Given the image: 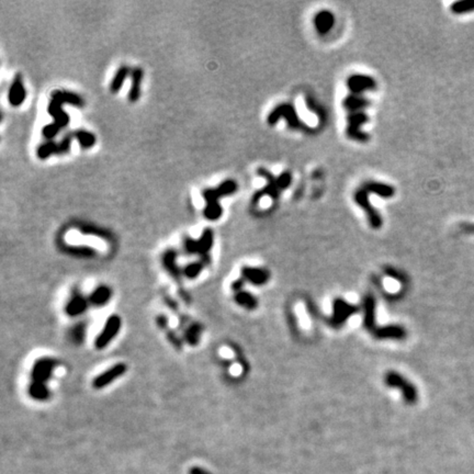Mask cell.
Returning a JSON list of instances; mask_svg holds the SVG:
<instances>
[{"instance_id":"cell-18","label":"cell","mask_w":474,"mask_h":474,"mask_svg":"<svg viewBox=\"0 0 474 474\" xmlns=\"http://www.w3.org/2000/svg\"><path fill=\"white\" fill-rule=\"evenodd\" d=\"M373 336L378 339H396L401 341L406 337V330L401 325H388V326H378V328L373 332Z\"/></svg>"},{"instance_id":"cell-12","label":"cell","mask_w":474,"mask_h":474,"mask_svg":"<svg viewBox=\"0 0 474 474\" xmlns=\"http://www.w3.org/2000/svg\"><path fill=\"white\" fill-rule=\"evenodd\" d=\"M127 371V366L124 364H117L111 366L109 370L105 371L101 374L98 375V377L93 380L92 386L95 388H106L107 386H109L110 383H112L114 380H117L119 377L125 373Z\"/></svg>"},{"instance_id":"cell-11","label":"cell","mask_w":474,"mask_h":474,"mask_svg":"<svg viewBox=\"0 0 474 474\" xmlns=\"http://www.w3.org/2000/svg\"><path fill=\"white\" fill-rule=\"evenodd\" d=\"M121 327V320L118 315H111L108 321L106 322L105 327L102 329L99 336L97 337L95 345L98 349H102L106 346H108L110 342L117 336Z\"/></svg>"},{"instance_id":"cell-19","label":"cell","mask_w":474,"mask_h":474,"mask_svg":"<svg viewBox=\"0 0 474 474\" xmlns=\"http://www.w3.org/2000/svg\"><path fill=\"white\" fill-rule=\"evenodd\" d=\"M343 108L345 109L348 113L350 112H359V111H364L365 109L370 107L371 102L368 99L361 95H348L345 99L342 102Z\"/></svg>"},{"instance_id":"cell-17","label":"cell","mask_w":474,"mask_h":474,"mask_svg":"<svg viewBox=\"0 0 474 474\" xmlns=\"http://www.w3.org/2000/svg\"><path fill=\"white\" fill-rule=\"evenodd\" d=\"M26 96L20 74H17L8 90V101L13 107H19L24 101Z\"/></svg>"},{"instance_id":"cell-1","label":"cell","mask_w":474,"mask_h":474,"mask_svg":"<svg viewBox=\"0 0 474 474\" xmlns=\"http://www.w3.org/2000/svg\"><path fill=\"white\" fill-rule=\"evenodd\" d=\"M370 194H375L383 199H390L394 196L395 189L388 183L368 180L361 183L355 191L354 200L356 204L365 211L370 226L373 230H379L383 224V218L378 210L370 203Z\"/></svg>"},{"instance_id":"cell-26","label":"cell","mask_w":474,"mask_h":474,"mask_svg":"<svg viewBox=\"0 0 474 474\" xmlns=\"http://www.w3.org/2000/svg\"><path fill=\"white\" fill-rule=\"evenodd\" d=\"M451 11L455 15H463L474 11V0H466V1L454 2L451 6Z\"/></svg>"},{"instance_id":"cell-7","label":"cell","mask_w":474,"mask_h":474,"mask_svg":"<svg viewBox=\"0 0 474 474\" xmlns=\"http://www.w3.org/2000/svg\"><path fill=\"white\" fill-rule=\"evenodd\" d=\"M369 117L365 111L350 112L347 115L346 135L349 140L359 143H366L370 140V135L362 131V127L369 122Z\"/></svg>"},{"instance_id":"cell-25","label":"cell","mask_w":474,"mask_h":474,"mask_svg":"<svg viewBox=\"0 0 474 474\" xmlns=\"http://www.w3.org/2000/svg\"><path fill=\"white\" fill-rule=\"evenodd\" d=\"M51 362L50 361H41L34 366V379L37 378L38 383H42L44 379L48 377V373L51 372Z\"/></svg>"},{"instance_id":"cell-29","label":"cell","mask_w":474,"mask_h":474,"mask_svg":"<svg viewBox=\"0 0 474 474\" xmlns=\"http://www.w3.org/2000/svg\"><path fill=\"white\" fill-rule=\"evenodd\" d=\"M31 394L34 397H37V399H43V397L47 395V391L42 383L35 382L31 387Z\"/></svg>"},{"instance_id":"cell-30","label":"cell","mask_w":474,"mask_h":474,"mask_svg":"<svg viewBox=\"0 0 474 474\" xmlns=\"http://www.w3.org/2000/svg\"><path fill=\"white\" fill-rule=\"evenodd\" d=\"M202 268H203V265H201V262L191 263V265L187 266V268L185 269V274L188 277H190V278H194V277H196L199 275V272L201 271Z\"/></svg>"},{"instance_id":"cell-3","label":"cell","mask_w":474,"mask_h":474,"mask_svg":"<svg viewBox=\"0 0 474 474\" xmlns=\"http://www.w3.org/2000/svg\"><path fill=\"white\" fill-rule=\"evenodd\" d=\"M257 173L259 177L265 179L267 185L262 189L255 192L252 198L253 205H257L263 196H269L270 199L277 201L279 199L281 192L291 186L293 179L292 173L288 171L281 172L278 177H276L265 167H259L257 169Z\"/></svg>"},{"instance_id":"cell-9","label":"cell","mask_w":474,"mask_h":474,"mask_svg":"<svg viewBox=\"0 0 474 474\" xmlns=\"http://www.w3.org/2000/svg\"><path fill=\"white\" fill-rule=\"evenodd\" d=\"M74 133H68L67 135L60 143H55L54 141H47L39 146L37 151V155L40 159H45L50 155H60L65 154L69 151L71 140H73Z\"/></svg>"},{"instance_id":"cell-16","label":"cell","mask_w":474,"mask_h":474,"mask_svg":"<svg viewBox=\"0 0 474 474\" xmlns=\"http://www.w3.org/2000/svg\"><path fill=\"white\" fill-rule=\"evenodd\" d=\"M313 24L317 33L327 34L335 25V16L329 10H321L313 18Z\"/></svg>"},{"instance_id":"cell-8","label":"cell","mask_w":474,"mask_h":474,"mask_svg":"<svg viewBox=\"0 0 474 474\" xmlns=\"http://www.w3.org/2000/svg\"><path fill=\"white\" fill-rule=\"evenodd\" d=\"M357 312L358 306L345 301L344 299L338 298L333 302V314L327 321L332 327L339 328Z\"/></svg>"},{"instance_id":"cell-23","label":"cell","mask_w":474,"mask_h":474,"mask_svg":"<svg viewBox=\"0 0 474 474\" xmlns=\"http://www.w3.org/2000/svg\"><path fill=\"white\" fill-rule=\"evenodd\" d=\"M74 136L83 149H90L96 143V136L91 132L85 131V129H78V131L74 132Z\"/></svg>"},{"instance_id":"cell-21","label":"cell","mask_w":474,"mask_h":474,"mask_svg":"<svg viewBox=\"0 0 474 474\" xmlns=\"http://www.w3.org/2000/svg\"><path fill=\"white\" fill-rule=\"evenodd\" d=\"M305 105H306V108L310 110L311 112L315 113V115H317L320 124L326 123V121H327V112H326V110L323 108V106H322L314 97L306 96Z\"/></svg>"},{"instance_id":"cell-15","label":"cell","mask_w":474,"mask_h":474,"mask_svg":"<svg viewBox=\"0 0 474 474\" xmlns=\"http://www.w3.org/2000/svg\"><path fill=\"white\" fill-rule=\"evenodd\" d=\"M241 275H243L244 281H248L255 285L265 284L270 279L269 271L257 267H244L241 269Z\"/></svg>"},{"instance_id":"cell-14","label":"cell","mask_w":474,"mask_h":474,"mask_svg":"<svg viewBox=\"0 0 474 474\" xmlns=\"http://www.w3.org/2000/svg\"><path fill=\"white\" fill-rule=\"evenodd\" d=\"M364 324L365 327L373 334L378 328L375 323V315H377V302L372 294H368L364 300Z\"/></svg>"},{"instance_id":"cell-4","label":"cell","mask_w":474,"mask_h":474,"mask_svg":"<svg viewBox=\"0 0 474 474\" xmlns=\"http://www.w3.org/2000/svg\"><path fill=\"white\" fill-rule=\"evenodd\" d=\"M237 190V183L229 179V180L223 181L217 188L214 189H205L202 192V196L207 202L205 205L203 215L208 218L209 221H216L217 218L222 216L223 209L218 201L221 198L233 194Z\"/></svg>"},{"instance_id":"cell-27","label":"cell","mask_w":474,"mask_h":474,"mask_svg":"<svg viewBox=\"0 0 474 474\" xmlns=\"http://www.w3.org/2000/svg\"><path fill=\"white\" fill-rule=\"evenodd\" d=\"M86 308V302L83 298H75L73 301L67 305V312L70 315H77Z\"/></svg>"},{"instance_id":"cell-28","label":"cell","mask_w":474,"mask_h":474,"mask_svg":"<svg viewBox=\"0 0 474 474\" xmlns=\"http://www.w3.org/2000/svg\"><path fill=\"white\" fill-rule=\"evenodd\" d=\"M109 296H110L109 289L106 288V287H101L99 289H97L96 291L92 293L90 300H91V302L95 303V304H102V303L108 301Z\"/></svg>"},{"instance_id":"cell-20","label":"cell","mask_w":474,"mask_h":474,"mask_svg":"<svg viewBox=\"0 0 474 474\" xmlns=\"http://www.w3.org/2000/svg\"><path fill=\"white\" fill-rule=\"evenodd\" d=\"M144 71L140 67H135L131 70V88L129 91V101L136 102L141 97V86Z\"/></svg>"},{"instance_id":"cell-24","label":"cell","mask_w":474,"mask_h":474,"mask_svg":"<svg viewBox=\"0 0 474 474\" xmlns=\"http://www.w3.org/2000/svg\"><path fill=\"white\" fill-rule=\"evenodd\" d=\"M236 302L239 304V305L244 306L248 310H254L257 306V299L256 297H254L252 293L246 292V291H238L235 296Z\"/></svg>"},{"instance_id":"cell-22","label":"cell","mask_w":474,"mask_h":474,"mask_svg":"<svg viewBox=\"0 0 474 474\" xmlns=\"http://www.w3.org/2000/svg\"><path fill=\"white\" fill-rule=\"evenodd\" d=\"M129 74H131V69L128 66H121L117 70V73H115L112 82L110 84V91L112 93L119 92Z\"/></svg>"},{"instance_id":"cell-5","label":"cell","mask_w":474,"mask_h":474,"mask_svg":"<svg viewBox=\"0 0 474 474\" xmlns=\"http://www.w3.org/2000/svg\"><path fill=\"white\" fill-rule=\"evenodd\" d=\"M280 119H283L287 121L288 127L291 129H296V131H304L305 133H312L314 131V129L310 127H307V125L300 119L297 110L292 104H287V102H284V104H280L278 106H276L275 108L270 111V113L268 114L267 122L270 127H274V125L278 123V121Z\"/></svg>"},{"instance_id":"cell-10","label":"cell","mask_w":474,"mask_h":474,"mask_svg":"<svg viewBox=\"0 0 474 474\" xmlns=\"http://www.w3.org/2000/svg\"><path fill=\"white\" fill-rule=\"evenodd\" d=\"M347 87L352 95H361L377 89V82L373 77L364 74H354L347 78Z\"/></svg>"},{"instance_id":"cell-6","label":"cell","mask_w":474,"mask_h":474,"mask_svg":"<svg viewBox=\"0 0 474 474\" xmlns=\"http://www.w3.org/2000/svg\"><path fill=\"white\" fill-rule=\"evenodd\" d=\"M384 383H386V386H388V388H393L400 390L406 403L414 404L417 402L418 400L417 388H415V386L412 382H409L408 379L403 377L402 374H400L399 372H396V371H388V372L384 375Z\"/></svg>"},{"instance_id":"cell-2","label":"cell","mask_w":474,"mask_h":474,"mask_svg":"<svg viewBox=\"0 0 474 474\" xmlns=\"http://www.w3.org/2000/svg\"><path fill=\"white\" fill-rule=\"evenodd\" d=\"M64 104H69L75 107H84L85 102L82 97H79L78 95L73 92L55 90L52 93V98L50 104H48L47 111L51 117L54 119V123L45 125L42 129L43 136L47 138L48 141H51L53 137H55L57 133L60 132V129L65 128L69 123L68 114L62 108V106Z\"/></svg>"},{"instance_id":"cell-13","label":"cell","mask_w":474,"mask_h":474,"mask_svg":"<svg viewBox=\"0 0 474 474\" xmlns=\"http://www.w3.org/2000/svg\"><path fill=\"white\" fill-rule=\"evenodd\" d=\"M213 245V232L207 229L204 230L202 236L199 240H192L186 239V248L190 253H201V254H208L210 249L212 248Z\"/></svg>"},{"instance_id":"cell-31","label":"cell","mask_w":474,"mask_h":474,"mask_svg":"<svg viewBox=\"0 0 474 474\" xmlns=\"http://www.w3.org/2000/svg\"><path fill=\"white\" fill-rule=\"evenodd\" d=\"M189 474H211V473L208 472L207 470H204V469H202V468L194 467L189 470Z\"/></svg>"},{"instance_id":"cell-32","label":"cell","mask_w":474,"mask_h":474,"mask_svg":"<svg viewBox=\"0 0 474 474\" xmlns=\"http://www.w3.org/2000/svg\"><path fill=\"white\" fill-rule=\"evenodd\" d=\"M462 227H463V230H466L467 232H471V233H474V224H463Z\"/></svg>"}]
</instances>
